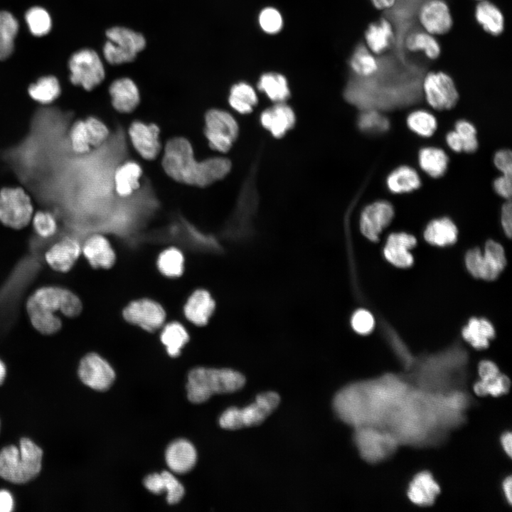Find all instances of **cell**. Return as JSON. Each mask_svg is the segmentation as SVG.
<instances>
[{
    "label": "cell",
    "mask_w": 512,
    "mask_h": 512,
    "mask_svg": "<svg viewBox=\"0 0 512 512\" xmlns=\"http://www.w3.org/2000/svg\"><path fill=\"white\" fill-rule=\"evenodd\" d=\"M409 387L394 375L352 383L335 395L333 409L341 420L353 428L364 425L384 427Z\"/></svg>",
    "instance_id": "cell-1"
},
{
    "label": "cell",
    "mask_w": 512,
    "mask_h": 512,
    "mask_svg": "<svg viewBox=\"0 0 512 512\" xmlns=\"http://www.w3.org/2000/svg\"><path fill=\"white\" fill-rule=\"evenodd\" d=\"M26 308L34 329L42 334L52 335L62 327L56 312L67 317H75L80 314L82 304L80 298L66 288L45 286L31 294Z\"/></svg>",
    "instance_id": "cell-2"
},
{
    "label": "cell",
    "mask_w": 512,
    "mask_h": 512,
    "mask_svg": "<svg viewBox=\"0 0 512 512\" xmlns=\"http://www.w3.org/2000/svg\"><path fill=\"white\" fill-rule=\"evenodd\" d=\"M245 383L243 375L231 369L196 368L188 375V398L191 402L201 403L213 394L235 392Z\"/></svg>",
    "instance_id": "cell-3"
},
{
    "label": "cell",
    "mask_w": 512,
    "mask_h": 512,
    "mask_svg": "<svg viewBox=\"0 0 512 512\" xmlns=\"http://www.w3.org/2000/svg\"><path fill=\"white\" fill-rule=\"evenodd\" d=\"M42 449L33 442L22 438L19 447L8 446L0 452V476L15 484L27 482L41 469Z\"/></svg>",
    "instance_id": "cell-4"
},
{
    "label": "cell",
    "mask_w": 512,
    "mask_h": 512,
    "mask_svg": "<svg viewBox=\"0 0 512 512\" xmlns=\"http://www.w3.org/2000/svg\"><path fill=\"white\" fill-rule=\"evenodd\" d=\"M161 166L166 174L174 181L199 187L202 161L196 160L192 144L186 138L175 137L168 140Z\"/></svg>",
    "instance_id": "cell-5"
},
{
    "label": "cell",
    "mask_w": 512,
    "mask_h": 512,
    "mask_svg": "<svg viewBox=\"0 0 512 512\" xmlns=\"http://www.w3.org/2000/svg\"><path fill=\"white\" fill-rule=\"evenodd\" d=\"M353 441L361 457L372 464L390 457L399 444L398 439L388 430L373 425L354 427Z\"/></svg>",
    "instance_id": "cell-6"
},
{
    "label": "cell",
    "mask_w": 512,
    "mask_h": 512,
    "mask_svg": "<svg viewBox=\"0 0 512 512\" xmlns=\"http://www.w3.org/2000/svg\"><path fill=\"white\" fill-rule=\"evenodd\" d=\"M279 401V395L275 392L260 393L245 407L227 409L220 417L219 425L226 430L260 425L277 408Z\"/></svg>",
    "instance_id": "cell-7"
},
{
    "label": "cell",
    "mask_w": 512,
    "mask_h": 512,
    "mask_svg": "<svg viewBox=\"0 0 512 512\" xmlns=\"http://www.w3.org/2000/svg\"><path fill=\"white\" fill-rule=\"evenodd\" d=\"M106 36L103 55L106 61L113 65L132 62L146 44L142 33L122 26L108 28Z\"/></svg>",
    "instance_id": "cell-8"
},
{
    "label": "cell",
    "mask_w": 512,
    "mask_h": 512,
    "mask_svg": "<svg viewBox=\"0 0 512 512\" xmlns=\"http://www.w3.org/2000/svg\"><path fill=\"white\" fill-rule=\"evenodd\" d=\"M34 213L32 198L21 186H5L0 189V222L18 230L26 227Z\"/></svg>",
    "instance_id": "cell-9"
},
{
    "label": "cell",
    "mask_w": 512,
    "mask_h": 512,
    "mask_svg": "<svg viewBox=\"0 0 512 512\" xmlns=\"http://www.w3.org/2000/svg\"><path fill=\"white\" fill-rule=\"evenodd\" d=\"M204 134L210 147L220 153L229 151L237 140L240 128L228 112L212 108L204 116Z\"/></svg>",
    "instance_id": "cell-10"
},
{
    "label": "cell",
    "mask_w": 512,
    "mask_h": 512,
    "mask_svg": "<svg viewBox=\"0 0 512 512\" xmlns=\"http://www.w3.org/2000/svg\"><path fill=\"white\" fill-rule=\"evenodd\" d=\"M465 263L468 271L474 277L493 280L505 267L506 259L502 245L489 240L485 244L484 252L478 247L468 250Z\"/></svg>",
    "instance_id": "cell-11"
},
{
    "label": "cell",
    "mask_w": 512,
    "mask_h": 512,
    "mask_svg": "<svg viewBox=\"0 0 512 512\" xmlns=\"http://www.w3.org/2000/svg\"><path fill=\"white\" fill-rule=\"evenodd\" d=\"M68 65L70 82L85 90H93L105 79L104 65L93 50L85 48L75 52L70 57Z\"/></svg>",
    "instance_id": "cell-12"
},
{
    "label": "cell",
    "mask_w": 512,
    "mask_h": 512,
    "mask_svg": "<svg viewBox=\"0 0 512 512\" xmlns=\"http://www.w3.org/2000/svg\"><path fill=\"white\" fill-rule=\"evenodd\" d=\"M422 87L428 104L437 110H449L459 100L453 79L444 71L427 73L422 80Z\"/></svg>",
    "instance_id": "cell-13"
},
{
    "label": "cell",
    "mask_w": 512,
    "mask_h": 512,
    "mask_svg": "<svg viewBox=\"0 0 512 512\" xmlns=\"http://www.w3.org/2000/svg\"><path fill=\"white\" fill-rule=\"evenodd\" d=\"M422 29L432 35H444L453 26V18L445 0H425L417 11Z\"/></svg>",
    "instance_id": "cell-14"
},
{
    "label": "cell",
    "mask_w": 512,
    "mask_h": 512,
    "mask_svg": "<svg viewBox=\"0 0 512 512\" xmlns=\"http://www.w3.org/2000/svg\"><path fill=\"white\" fill-rule=\"evenodd\" d=\"M122 314L126 321L147 331L159 329L166 318L163 307L149 299H140L130 302L124 309Z\"/></svg>",
    "instance_id": "cell-15"
},
{
    "label": "cell",
    "mask_w": 512,
    "mask_h": 512,
    "mask_svg": "<svg viewBox=\"0 0 512 512\" xmlns=\"http://www.w3.org/2000/svg\"><path fill=\"white\" fill-rule=\"evenodd\" d=\"M78 373L85 385L100 391L107 390L115 378L109 363L95 353H88L82 358Z\"/></svg>",
    "instance_id": "cell-16"
},
{
    "label": "cell",
    "mask_w": 512,
    "mask_h": 512,
    "mask_svg": "<svg viewBox=\"0 0 512 512\" xmlns=\"http://www.w3.org/2000/svg\"><path fill=\"white\" fill-rule=\"evenodd\" d=\"M160 129L154 123L134 121L128 129L130 142L145 160H154L160 154L161 144L159 139Z\"/></svg>",
    "instance_id": "cell-17"
},
{
    "label": "cell",
    "mask_w": 512,
    "mask_h": 512,
    "mask_svg": "<svg viewBox=\"0 0 512 512\" xmlns=\"http://www.w3.org/2000/svg\"><path fill=\"white\" fill-rule=\"evenodd\" d=\"M296 122L294 109L286 102L274 103L259 115L261 127L276 139L284 137L294 127Z\"/></svg>",
    "instance_id": "cell-18"
},
{
    "label": "cell",
    "mask_w": 512,
    "mask_h": 512,
    "mask_svg": "<svg viewBox=\"0 0 512 512\" xmlns=\"http://www.w3.org/2000/svg\"><path fill=\"white\" fill-rule=\"evenodd\" d=\"M394 215L392 205L379 201L366 206L360 217V230L371 241H378L382 230L389 225Z\"/></svg>",
    "instance_id": "cell-19"
},
{
    "label": "cell",
    "mask_w": 512,
    "mask_h": 512,
    "mask_svg": "<svg viewBox=\"0 0 512 512\" xmlns=\"http://www.w3.org/2000/svg\"><path fill=\"white\" fill-rule=\"evenodd\" d=\"M82 246L74 236H65L53 243L45 253L47 264L55 271H69L78 259Z\"/></svg>",
    "instance_id": "cell-20"
},
{
    "label": "cell",
    "mask_w": 512,
    "mask_h": 512,
    "mask_svg": "<svg viewBox=\"0 0 512 512\" xmlns=\"http://www.w3.org/2000/svg\"><path fill=\"white\" fill-rule=\"evenodd\" d=\"M441 488L428 471H421L412 478L407 489L410 501L417 506H430L436 501Z\"/></svg>",
    "instance_id": "cell-21"
},
{
    "label": "cell",
    "mask_w": 512,
    "mask_h": 512,
    "mask_svg": "<svg viewBox=\"0 0 512 512\" xmlns=\"http://www.w3.org/2000/svg\"><path fill=\"white\" fill-rule=\"evenodd\" d=\"M109 94L113 108L122 114L134 111L141 100L137 85L129 78L114 80L109 87Z\"/></svg>",
    "instance_id": "cell-22"
},
{
    "label": "cell",
    "mask_w": 512,
    "mask_h": 512,
    "mask_svg": "<svg viewBox=\"0 0 512 512\" xmlns=\"http://www.w3.org/2000/svg\"><path fill=\"white\" fill-rule=\"evenodd\" d=\"M417 242L416 238L406 233H393L389 235L383 249L386 260L399 267L412 265L414 259L409 250Z\"/></svg>",
    "instance_id": "cell-23"
},
{
    "label": "cell",
    "mask_w": 512,
    "mask_h": 512,
    "mask_svg": "<svg viewBox=\"0 0 512 512\" xmlns=\"http://www.w3.org/2000/svg\"><path fill=\"white\" fill-rule=\"evenodd\" d=\"M82 252L95 268H110L115 261V254L110 242L100 234L87 238L82 246Z\"/></svg>",
    "instance_id": "cell-24"
},
{
    "label": "cell",
    "mask_w": 512,
    "mask_h": 512,
    "mask_svg": "<svg viewBox=\"0 0 512 512\" xmlns=\"http://www.w3.org/2000/svg\"><path fill=\"white\" fill-rule=\"evenodd\" d=\"M364 38L365 45L374 55L382 54L395 41L392 23L385 17L370 23L365 31Z\"/></svg>",
    "instance_id": "cell-25"
},
{
    "label": "cell",
    "mask_w": 512,
    "mask_h": 512,
    "mask_svg": "<svg viewBox=\"0 0 512 512\" xmlns=\"http://www.w3.org/2000/svg\"><path fill=\"white\" fill-rule=\"evenodd\" d=\"M215 307V303L206 289L194 291L188 297L183 311L186 317L197 326L206 325Z\"/></svg>",
    "instance_id": "cell-26"
},
{
    "label": "cell",
    "mask_w": 512,
    "mask_h": 512,
    "mask_svg": "<svg viewBox=\"0 0 512 512\" xmlns=\"http://www.w3.org/2000/svg\"><path fill=\"white\" fill-rule=\"evenodd\" d=\"M166 461L169 469L174 473H187L193 468L196 462V449L186 439L176 440L166 451Z\"/></svg>",
    "instance_id": "cell-27"
},
{
    "label": "cell",
    "mask_w": 512,
    "mask_h": 512,
    "mask_svg": "<svg viewBox=\"0 0 512 512\" xmlns=\"http://www.w3.org/2000/svg\"><path fill=\"white\" fill-rule=\"evenodd\" d=\"M142 168L134 161H127L119 165L114 174V191L120 197H128L140 186Z\"/></svg>",
    "instance_id": "cell-28"
},
{
    "label": "cell",
    "mask_w": 512,
    "mask_h": 512,
    "mask_svg": "<svg viewBox=\"0 0 512 512\" xmlns=\"http://www.w3.org/2000/svg\"><path fill=\"white\" fill-rule=\"evenodd\" d=\"M474 18L487 33L498 36L505 28V18L501 10L489 0L480 1L474 9Z\"/></svg>",
    "instance_id": "cell-29"
},
{
    "label": "cell",
    "mask_w": 512,
    "mask_h": 512,
    "mask_svg": "<svg viewBox=\"0 0 512 512\" xmlns=\"http://www.w3.org/2000/svg\"><path fill=\"white\" fill-rule=\"evenodd\" d=\"M257 87L273 103L286 102L291 97L288 80L279 73L266 72L261 74Z\"/></svg>",
    "instance_id": "cell-30"
},
{
    "label": "cell",
    "mask_w": 512,
    "mask_h": 512,
    "mask_svg": "<svg viewBox=\"0 0 512 512\" xmlns=\"http://www.w3.org/2000/svg\"><path fill=\"white\" fill-rule=\"evenodd\" d=\"M352 75L359 78H369L377 74L380 69L378 58L363 43L353 49L348 59Z\"/></svg>",
    "instance_id": "cell-31"
},
{
    "label": "cell",
    "mask_w": 512,
    "mask_h": 512,
    "mask_svg": "<svg viewBox=\"0 0 512 512\" xmlns=\"http://www.w3.org/2000/svg\"><path fill=\"white\" fill-rule=\"evenodd\" d=\"M230 107L240 114H248L253 112L258 103L255 88L245 81L233 84L228 97Z\"/></svg>",
    "instance_id": "cell-32"
},
{
    "label": "cell",
    "mask_w": 512,
    "mask_h": 512,
    "mask_svg": "<svg viewBox=\"0 0 512 512\" xmlns=\"http://www.w3.org/2000/svg\"><path fill=\"white\" fill-rule=\"evenodd\" d=\"M464 339L476 349L489 346V341L495 336V329L491 323L484 318H471L462 329Z\"/></svg>",
    "instance_id": "cell-33"
},
{
    "label": "cell",
    "mask_w": 512,
    "mask_h": 512,
    "mask_svg": "<svg viewBox=\"0 0 512 512\" xmlns=\"http://www.w3.org/2000/svg\"><path fill=\"white\" fill-rule=\"evenodd\" d=\"M404 46L410 52H422L431 60L437 59L442 52L441 46L434 36L423 29L410 32L405 36Z\"/></svg>",
    "instance_id": "cell-34"
},
{
    "label": "cell",
    "mask_w": 512,
    "mask_h": 512,
    "mask_svg": "<svg viewBox=\"0 0 512 512\" xmlns=\"http://www.w3.org/2000/svg\"><path fill=\"white\" fill-rule=\"evenodd\" d=\"M457 228L448 218L432 220L424 232L425 239L432 245L444 246L455 242L457 238Z\"/></svg>",
    "instance_id": "cell-35"
},
{
    "label": "cell",
    "mask_w": 512,
    "mask_h": 512,
    "mask_svg": "<svg viewBox=\"0 0 512 512\" xmlns=\"http://www.w3.org/2000/svg\"><path fill=\"white\" fill-rule=\"evenodd\" d=\"M420 178L412 168L402 166L393 170L388 176V189L395 193L412 191L420 186Z\"/></svg>",
    "instance_id": "cell-36"
},
{
    "label": "cell",
    "mask_w": 512,
    "mask_h": 512,
    "mask_svg": "<svg viewBox=\"0 0 512 512\" xmlns=\"http://www.w3.org/2000/svg\"><path fill=\"white\" fill-rule=\"evenodd\" d=\"M30 97L35 102L48 105L53 102L60 96L61 88L58 79L51 75L39 78L28 89Z\"/></svg>",
    "instance_id": "cell-37"
},
{
    "label": "cell",
    "mask_w": 512,
    "mask_h": 512,
    "mask_svg": "<svg viewBox=\"0 0 512 512\" xmlns=\"http://www.w3.org/2000/svg\"><path fill=\"white\" fill-rule=\"evenodd\" d=\"M419 164L422 169L432 177L442 176L447 170L448 157L439 148L425 147L419 153Z\"/></svg>",
    "instance_id": "cell-38"
},
{
    "label": "cell",
    "mask_w": 512,
    "mask_h": 512,
    "mask_svg": "<svg viewBox=\"0 0 512 512\" xmlns=\"http://www.w3.org/2000/svg\"><path fill=\"white\" fill-rule=\"evenodd\" d=\"M161 341L171 357H177L188 341L189 336L184 326L177 321L167 324L160 335Z\"/></svg>",
    "instance_id": "cell-39"
},
{
    "label": "cell",
    "mask_w": 512,
    "mask_h": 512,
    "mask_svg": "<svg viewBox=\"0 0 512 512\" xmlns=\"http://www.w3.org/2000/svg\"><path fill=\"white\" fill-rule=\"evenodd\" d=\"M18 23L8 11L0 12V56L6 57L14 50V41L17 34Z\"/></svg>",
    "instance_id": "cell-40"
},
{
    "label": "cell",
    "mask_w": 512,
    "mask_h": 512,
    "mask_svg": "<svg viewBox=\"0 0 512 512\" xmlns=\"http://www.w3.org/2000/svg\"><path fill=\"white\" fill-rule=\"evenodd\" d=\"M160 272L168 277H178L183 272L184 258L182 252L176 247H169L160 253L157 260Z\"/></svg>",
    "instance_id": "cell-41"
},
{
    "label": "cell",
    "mask_w": 512,
    "mask_h": 512,
    "mask_svg": "<svg viewBox=\"0 0 512 512\" xmlns=\"http://www.w3.org/2000/svg\"><path fill=\"white\" fill-rule=\"evenodd\" d=\"M356 125L358 129L366 134H380L388 129V119L375 109L361 110Z\"/></svg>",
    "instance_id": "cell-42"
},
{
    "label": "cell",
    "mask_w": 512,
    "mask_h": 512,
    "mask_svg": "<svg viewBox=\"0 0 512 512\" xmlns=\"http://www.w3.org/2000/svg\"><path fill=\"white\" fill-rule=\"evenodd\" d=\"M409 128L417 134L428 137L435 132L437 126L435 117L425 110H416L407 118Z\"/></svg>",
    "instance_id": "cell-43"
},
{
    "label": "cell",
    "mask_w": 512,
    "mask_h": 512,
    "mask_svg": "<svg viewBox=\"0 0 512 512\" xmlns=\"http://www.w3.org/2000/svg\"><path fill=\"white\" fill-rule=\"evenodd\" d=\"M510 386V379L506 375L500 373L496 378L488 381H482L479 379L473 385V391L479 397L488 395L492 397H499L508 393Z\"/></svg>",
    "instance_id": "cell-44"
},
{
    "label": "cell",
    "mask_w": 512,
    "mask_h": 512,
    "mask_svg": "<svg viewBox=\"0 0 512 512\" xmlns=\"http://www.w3.org/2000/svg\"><path fill=\"white\" fill-rule=\"evenodd\" d=\"M68 139L72 150L76 154H86L92 147L85 119H78L72 124Z\"/></svg>",
    "instance_id": "cell-45"
},
{
    "label": "cell",
    "mask_w": 512,
    "mask_h": 512,
    "mask_svg": "<svg viewBox=\"0 0 512 512\" xmlns=\"http://www.w3.org/2000/svg\"><path fill=\"white\" fill-rule=\"evenodd\" d=\"M31 223L35 233L41 238H50L58 232L57 218L50 211L41 210L34 212Z\"/></svg>",
    "instance_id": "cell-46"
},
{
    "label": "cell",
    "mask_w": 512,
    "mask_h": 512,
    "mask_svg": "<svg viewBox=\"0 0 512 512\" xmlns=\"http://www.w3.org/2000/svg\"><path fill=\"white\" fill-rule=\"evenodd\" d=\"M25 18L31 33L37 36L47 34L51 28V19L43 8L35 6L27 11Z\"/></svg>",
    "instance_id": "cell-47"
},
{
    "label": "cell",
    "mask_w": 512,
    "mask_h": 512,
    "mask_svg": "<svg viewBox=\"0 0 512 512\" xmlns=\"http://www.w3.org/2000/svg\"><path fill=\"white\" fill-rule=\"evenodd\" d=\"M257 19L260 28L267 34H277L283 28V17L280 11L273 6L263 8L260 11Z\"/></svg>",
    "instance_id": "cell-48"
},
{
    "label": "cell",
    "mask_w": 512,
    "mask_h": 512,
    "mask_svg": "<svg viewBox=\"0 0 512 512\" xmlns=\"http://www.w3.org/2000/svg\"><path fill=\"white\" fill-rule=\"evenodd\" d=\"M455 131L462 139L463 151L471 153L477 149L476 130L471 123L459 120L456 123Z\"/></svg>",
    "instance_id": "cell-49"
},
{
    "label": "cell",
    "mask_w": 512,
    "mask_h": 512,
    "mask_svg": "<svg viewBox=\"0 0 512 512\" xmlns=\"http://www.w3.org/2000/svg\"><path fill=\"white\" fill-rule=\"evenodd\" d=\"M85 122L90 137L92 146H100L107 140L110 134V130L101 119L90 116L85 119Z\"/></svg>",
    "instance_id": "cell-50"
},
{
    "label": "cell",
    "mask_w": 512,
    "mask_h": 512,
    "mask_svg": "<svg viewBox=\"0 0 512 512\" xmlns=\"http://www.w3.org/2000/svg\"><path fill=\"white\" fill-rule=\"evenodd\" d=\"M161 474L164 480V491L167 492V502L169 504L177 503L184 495L183 486L172 474L168 471H163Z\"/></svg>",
    "instance_id": "cell-51"
},
{
    "label": "cell",
    "mask_w": 512,
    "mask_h": 512,
    "mask_svg": "<svg viewBox=\"0 0 512 512\" xmlns=\"http://www.w3.org/2000/svg\"><path fill=\"white\" fill-rule=\"evenodd\" d=\"M351 326L357 333L360 334H368L374 328V317L370 311L360 309L353 314Z\"/></svg>",
    "instance_id": "cell-52"
},
{
    "label": "cell",
    "mask_w": 512,
    "mask_h": 512,
    "mask_svg": "<svg viewBox=\"0 0 512 512\" xmlns=\"http://www.w3.org/2000/svg\"><path fill=\"white\" fill-rule=\"evenodd\" d=\"M496 168L504 175L511 176L512 155L509 150L503 149L495 154L494 159Z\"/></svg>",
    "instance_id": "cell-53"
},
{
    "label": "cell",
    "mask_w": 512,
    "mask_h": 512,
    "mask_svg": "<svg viewBox=\"0 0 512 512\" xmlns=\"http://www.w3.org/2000/svg\"><path fill=\"white\" fill-rule=\"evenodd\" d=\"M500 370L497 365L491 361L484 360L478 365V374L479 380L482 381H488L496 378Z\"/></svg>",
    "instance_id": "cell-54"
},
{
    "label": "cell",
    "mask_w": 512,
    "mask_h": 512,
    "mask_svg": "<svg viewBox=\"0 0 512 512\" xmlns=\"http://www.w3.org/2000/svg\"><path fill=\"white\" fill-rule=\"evenodd\" d=\"M496 192L506 199H510L511 196V176L502 174L497 178L494 183Z\"/></svg>",
    "instance_id": "cell-55"
},
{
    "label": "cell",
    "mask_w": 512,
    "mask_h": 512,
    "mask_svg": "<svg viewBox=\"0 0 512 512\" xmlns=\"http://www.w3.org/2000/svg\"><path fill=\"white\" fill-rule=\"evenodd\" d=\"M144 486L151 493L161 494L164 491V484L161 474H153L144 480Z\"/></svg>",
    "instance_id": "cell-56"
},
{
    "label": "cell",
    "mask_w": 512,
    "mask_h": 512,
    "mask_svg": "<svg viewBox=\"0 0 512 512\" xmlns=\"http://www.w3.org/2000/svg\"><path fill=\"white\" fill-rule=\"evenodd\" d=\"M501 225L504 230V233L509 238L511 236L512 232V210H511V203L510 199L505 203L501 208Z\"/></svg>",
    "instance_id": "cell-57"
},
{
    "label": "cell",
    "mask_w": 512,
    "mask_h": 512,
    "mask_svg": "<svg viewBox=\"0 0 512 512\" xmlns=\"http://www.w3.org/2000/svg\"><path fill=\"white\" fill-rule=\"evenodd\" d=\"M446 142L448 146L454 151L459 152L463 151L462 142L457 134L454 131L449 132L446 136Z\"/></svg>",
    "instance_id": "cell-58"
},
{
    "label": "cell",
    "mask_w": 512,
    "mask_h": 512,
    "mask_svg": "<svg viewBox=\"0 0 512 512\" xmlns=\"http://www.w3.org/2000/svg\"><path fill=\"white\" fill-rule=\"evenodd\" d=\"M14 507V500L9 492L0 491V512H10Z\"/></svg>",
    "instance_id": "cell-59"
},
{
    "label": "cell",
    "mask_w": 512,
    "mask_h": 512,
    "mask_svg": "<svg viewBox=\"0 0 512 512\" xmlns=\"http://www.w3.org/2000/svg\"><path fill=\"white\" fill-rule=\"evenodd\" d=\"M501 447L506 454L511 457L512 454V436L511 432H503L500 437Z\"/></svg>",
    "instance_id": "cell-60"
},
{
    "label": "cell",
    "mask_w": 512,
    "mask_h": 512,
    "mask_svg": "<svg viewBox=\"0 0 512 512\" xmlns=\"http://www.w3.org/2000/svg\"><path fill=\"white\" fill-rule=\"evenodd\" d=\"M511 486H512V481H511V476H507L506 477L503 481H502V491L503 494L505 496V498L506 501L511 505V501H512V490H511Z\"/></svg>",
    "instance_id": "cell-61"
},
{
    "label": "cell",
    "mask_w": 512,
    "mask_h": 512,
    "mask_svg": "<svg viewBox=\"0 0 512 512\" xmlns=\"http://www.w3.org/2000/svg\"><path fill=\"white\" fill-rule=\"evenodd\" d=\"M373 6L378 10H388L396 4L397 0H370Z\"/></svg>",
    "instance_id": "cell-62"
},
{
    "label": "cell",
    "mask_w": 512,
    "mask_h": 512,
    "mask_svg": "<svg viewBox=\"0 0 512 512\" xmlns=\"http://www.w3.org/2000/svg\"><path fill=\"white\" fill-rule=\"evenodd\" d=\"M6 375V367L4 363L0 360V384L4 381Z\"/></svg>",
    "instance_id": "cell-63"
},
{
    "label": "cell",
    "mask_w": 512,
    "mask_h": 512,
    "mask_svg": "<svg viewBox=\"0 0 512 512\" xmlns=\"http://www.w3.org/2000/svg\"><path fill=\"white\" fill-rule=\"evenodd\" d=\"M476 1H484V0H476Z\"/></svg>",
    "instance_id": "cell-64"
}]
</instances>
